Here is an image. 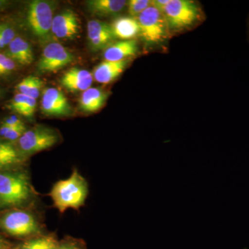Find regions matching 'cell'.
Segmentation results:
<instances>
[{
	"instance_id": "6da1fadb",
	"label": "cell",
	"mask_w": 249,
	"mask_h": 249,
	"mask_svg": "<svg viewBox=\"0 0 249 249\" xmlns=\"http://www.w3.org/2000/svg\"><path fill=\"white\" fill-rule=\"evenodd\" d=\"M35 194L29 177L22 169L0 171V209L27 206Z\"/></svg>"
},
{
	"instance_id": "f546056e",
	"label": "cell",
	"mask_w": 249,
	"mask_h": 249,
	"mask_svg": "<svg viewBox=\"0 0 249 249\" xmlns=\"http://www.w3.org/2000/svg\"><path fill=\"white\" fill-rule=\"evenodd\" d=\"M11 4H12L11 1H7V0H0V12L7 9Z\"/></svg>"
},
{
	"instance_id": "8fae6325",
	"label": "cell",
	"mask_w": 249,
	"mask_h": 249,
	"mask_svg": "<svg viewBox=\"0 0 249 249\" xmlns=\"http://www.w3.org/2000/svg\"><path fill=\"white\" fill-rule=\"evenodd\" d=\"M88 38L89 46L93 52L106 49L114 40L111 25L102 21H89L88 24Z\"/></svg>"
},
{
	"instance_id": "d4e9b609",
	"label": "cell",
	"mask_w": 249,
	"mask_h": 249,
	"mask_svg": "<svg viewBox=\"0 0 249 249\" xmlns=\"http://www.w3.org/2000/svg\"><path fill=\"white\" fill-rule=\"evenodd\" d=\"M151 4L150 0H130L127 1V10L131 16H139Z\"/></svg>"
},
{
	"instance_id": "4316f807",
	"label": "cell",
	"mask_w": 249,
	"mask_h": 249,
	"mask_svg": "<svg viewBox=\"0 0 249 249\" xmlns=\"http://www.w3.org/2000/svg\"><path fill=\"white\" fill-rule=\"evenodd\" d=\"M1 124L10 127H17L25 125L22 119L17 115H11L4 118Z\"/></svg>"
},
{
	"instance_id": "5bb4252c",
	"label": "cell",
	"mask_w": 249,
	"mask_h": 249,
	"mask_svg": "<svg viewBox=\"0 0 249 249\" xmlns=\"http://www.w3.org/2000/svg\"><path fill=\"white\" fill-rule=\"evenodd\" d=\"M5 54L16 63L23 66L31 65L34 60V52L30 44L19 36H16L9 44Z\"/></svg>"
},
{
	"instance_id": "8992f818",
	"label": "cell",
	"mask_w": 249,
	"mask_h": 249,
	"mask_svg": "<svg viewBox=\"0 0 249 249\" xmlns=\"http://www.w3.org/2000/svg\"><path fill=\"white\" fill-rule=\"evenodd\" d=\"M163 16L168 27L175 30H181L197 20L199 9L193 1L170 0Z\"/></svg>"
},
{
	"instance_id": "7a4b0ae2",
	"label": "cell",
	"mask_w": 249,
	"mask_h": 249,
	"mask_svg": "<svg viewBox=\"0 0 249 249\" xmlns=\"http://www.w3.org/2000/svg\"><path fill=\"white\" fill-rule=\"evenodd\" d=\"M88 194V181L78 170L74 169L70 178L60 180L53 185L49 196L54 207L62 214L67 210H78L84 206Z\"/></svg>"
},
{
	"instance_id": "2e32d148",
	"label": "cell",
	"mask_w": 249,
	"mask_h": 249,
	"mask_svg": "<svg viewBox=\"0 0 249 249\" xmlns=\"http://www.w3.org/2000/svg\"><path fill=\"white\" fill-rule=\"evenodd\" d=\"M109 93L101 88H89L83 91L79 99V109L87 114L97 112L106 105Z\"/></svg>"
},
{
	"instance_id": "5b68a950",
	"label": "cell",
	"mask_w": 249,
	"mask_h": 249,
	"mask_svg": "<svg viewBox=\"0 0 249 249\" xmlns=\"http://www.w3.org/2000/svg\"><path fill=\"white\" fill-rule=\"evenodd\" d=\"M56 131L44 125L27 129L17 142L18 150L26 159L44 150H48L59 142Z\"/></svg>"
},
{
	"instance_id": "44dd1931",
	"label": "cell",
	"mask_w": 249,
	"mask_h": 249,
	"mask_svg": "<svg viewBox=\"0 0 249 249\" xmlns=\"http://www.w3.org/2000/svg\"><path fill=\"white\" fill-rule=\"evenodd\" d=\"M42 85L43 83L40 78L30 76L24 78L20 83H18L16 89L18 93L36 100L40 96Z\"/></svg>"
},
{
	"instance_id": "9a60e30c",
	"label": "cell",
	"mask_w": 249,
	"mask_h": 249,
	"mask_svg": "<svg viewBox=\"0 0 249 249\" xmlns=\"http://www.w3.org/2000/svg\"><path fill=\"white\" fill-rule=\"evenodd\" d=\"M138 45L135 40H121L108 45L103 52L106 61L119 62L136 55Z\"/></svg>"
},
{
	"instance_id": "30bf717a",
	"label": "cell",
	"mask_w": 249,
	"mask_h": 249,
	"mask_svg": "<svg viewBox=\"0 0 249 249\" xmlns=\"http://www.w3.org/2000/svg\"><path fill=\"white\" fill-rule=\"evenodd\" d=\"M79 19L74 11L66 9L54 16L52 34L56 38L73 40L79 35Z\"/></svg>"
},
{
	"instance_id": "4fadbf2b",
	"label": "cell",
	"mask_w": 249,
	"mask_h": 249,
	"mask_svg": "<svg viewBox=\"0 0 249 249\" xmlns=\"http://www.w3.org/2000/svg\"><path fill=\"white\" fill-rule=\"evenodd\" d=\"M26 160L14 142L0 139V171L22 169Z\"/></svg>"
},
{
	"instance_id": "d6986e66",
	"label": "cell",
	"mask_w": 249,
	"mask_h": 249,
	"mask_svg": "<svg viewBox=\"0 0 249 249\" xmlns=\"http://www.w3.org/2000/svg\"><path fill=\"white\" fill-rule=\"evenodd\" d=\"M127 4L124 0H90L87 6L90 12L99 16H114L124 9Z\"/></svg>"
},
{
	"instance_id": "3957f363",
	"label": "cell",
	"mask_w": 249,
	"mask_h": 249,
	"mask_svg": "<svg viewBox=\"0 0 249 249\" xmlns=\"http://www.w3.org/2000/svg\"><path fill=\"white\" fill-rule=\"evenodd\" d=\"M0 230L18 238L36 237L42 232V225L36 216L29 211L9 209L0 214Z\"/></svg>"
},
{
	"instance_id": "7402d4cb",
	"label": "cell",
	"mask_w": 249,
	"mask_h": 249,
	"mask_svg": "<svg viewBox=\"0 0 249 249\" xmlns=\"http://www.w3.org/2000/svg\"><path fill=\"white\" fill-rule=\"evenodd\" d=\"M58 244L54 235H40L24 242L20 249H56Z\"/></svg>"
},
{
	"instance_id": "ba28073f",
	"label": "cell",
	"mask_w": 249,
	"mask_h": 249,
	"mask_svg": "<svg viewBox=\"0 0 249 249\" xmlns=\"http://www.w3.org/2000/svg\"><path fill=\"white\" fill-rule=\"evenodd\" d=\"M74 60L70 51L58 42L48 43L43 49L37 64V70L42 73L59 71Z\"/></svg>"
},
{
	"instance_id": "9c48e42d",
	"label": "cell",
	"mask_w": 249,
	"mask_h": 249,
	"mask_svg": "<svg viewBox=\"0 0 249 249\" xmlns=\"http://www.w3.org/2000/svg\"><path fill=\"white\" fill-rule=\"evenodd\" d=\"M41 111L44 115L66 117L73 114V108L63 92L57 88H47L42 92Z\"/></svg>"
},
{
	"instance_id": "e0dca14e",
	"label": "cell",
	"mask_w": 249,
	"mask_h": 249,
	"mask_svg": "<svg viewBox=\"0 0 249 249\" xmlns=\"http://www.w3.org/2000/svg\"><path fill=\"white\" fill-rule=\"evenodd\" d=\"M128 61L127 60L119 62L106 61L101 62L93 70V78L98 83L109 84L122 74Z\"/></svg>"
},
{
	"instance_id": "ac0fdd59",
	"label": "cell",
	"mask_w": 249,
	"mask_h": 249,
	"mask_svg": "<svg viewBox=\"0 0 249 249\" xmlns=\"http://www.w3.org/2000/svg\"><path fill=\"white\" fill-rule=\"evenodd\" d=\"M113 35L122 40H132L140 34L138 20L132 17H121L116 19L111 24Z\"/></svg>"
},
{
	"instance_id": "7c38bea8",
	"label": "cell",
	"mask_w": 249,
	"mask_h": 249,
	"mask_svg": "<svg viewBox=\"0 0 249 249\" xmlns=\"http://www.w3.org/2000/svg\"><path fill=\"white\" fill-rule=\"evenodd\" d=\"M92 83V74L88 70L78 67L70 69L60 78L62 86L73 93L86 91Z\"/></svg>"
},
{
	"instance_id": "277c9868",
	"label": "cell",
	"mask_w": 249,
	"mask_h": 249,
	"mask_svg": "<svg viewBox=\"0 0 249 249\" xmlns=\"http://www.w3.org/2000/svg\"><path fill=\"white\" fill-rule=\"evenodd\" d=\"M53 11L54 3L45 0L31 1L28 6V26L41 42H47L52 36Z\"/></svg>"
},
{
	"instance_id": "603a6c76",
	"label": "cell",
	"mask_w": 249,
	"mask_h": 249,
	"mask_svg": "<svg viewBox=\"0 0 249 249\" xmlns=\"http://www.w3.org/2000/svg\"><path fill=\"white\" fill-rule=\"evenodd\" d=\"M25 125L17 127H10L7 126H0V139L6 142H17L23 134L27 130Z\"/></svg>"
},
{
	"instance_id": "83f0119b",
	"label": "cell",
	"mask_w": 249,
	"mask_h": 249,
	"mask_svg": "<svg viewBox=\"0 0 249 249\" xmlns=\"http://www.w3.org/2000/svg\"><path fill=\"white\" fill-rule=\"evenodd\" d=\"M170 1V0H153L152 1L151 6L163 14Z\"/></svg>"
},
{
	"instance_id": "1f68e13d",
	"label": "cell",
	"mask_w": 249,
	"mask_h": 249,
	"mask_svg": "<svg viewBox=\"0 0 249 249\" xmlns=\"http://www.w3.org/2000/svg\"><path fill=\"white\" fill-rule=\"evenodd\" d=\"M1 89H0V96H1Z\"/></svg>"
},
{
	"instance_id": "cb8c5ba5",
	"label": "cell",
	"mask_w": 249,
	"mask_h": 249,
	"mask_svg": "<svg viewBox=\"0 0 249 249\" xmlns=\"http://www.w3.org/2000/svg\"><path fill=\"white\" fill-rule=\"evenodd\" d=\"M16 31L11 24L3 22L0 24V49L8 47L16 37Z\"/></svg>"
},
{
	"instance_id": "ffe728a7",
	"label": "cell",
	"mask_w": 249,
	"mask_h": 249,
	"mask_svg": "<svg viewBox=\"0 0 249 249\" xmlns=\"http://www.w3.org/2000/svg\"><path fill=\"white\" fill-rule=\"evenodd\" d=\"M37 101L34 98L29 97L21 93H16L6 105V107L16 114L31 119L36 110Z\"/></svg>"
},
{
	"instance_id": "4dcf8cb0",
	"label": "cell",
	"mask_w": 249,
	"mask_h": 249,
	"mask_svg": "<svg viewBox=\"0 0 249 249\" xmlns=\"http://www.w3.org/2000/svg\"><path fill=\"white\" fill-rule=\"evenodd\" d=\"M4 248L5 246L4 241H3L2 239L0 237V249H4Z\"/></svg>"
},
{
	"instance_id": "484cf974",
	"label": "cell",
	"mask_w": 249,
	"mask_h": 249,
	"mask_svg": "<svg viewBox=\"0 0 249 249\" xmlns=\"http://www.w3.org/2000/svg\"><path fill=\"white\" fill-rule=\"evenodd\" d=\"M17 69V63L5 53H0V77L9 76Z\"/></svg>"
},
{
	"instance_id": "f1b7e54d",
	"label": "cell",
	"mask_w": 249,
	"mask_h": 249,
	"mask_svg": "<svg viewBox=\"0 0 249 249\" xmlns=\"http://www.w3.org/2000/svg\"><path fill=\"white\" fill-rule=\"evenodd\" d=\"M56 249H83V247L78 245L76 242L73 241H64L61 243L59 242Z\"/></svg>"
},
{
	"instance_id": "52a82bcc",
	"label": "cell",
	"mask_w": 249,
	"mask_h": 249,
	"mask_svg": "<svg viewBox=\"0 0 249 249\" xmlns=\"http://www.w3.org/2000/svg\"><path fill=\"white\" fill-rule=\"evenodd\" d=\"M140 36L150 44L159 43L166 37V20L158 10L150 6L138 17Z\"/></svg>"
}]
</instances>
